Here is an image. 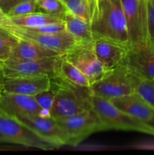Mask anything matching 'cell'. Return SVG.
Wrapping results in <instances>:
<instances>
[{
	"mask_svg": "<svg viewBox=\"0 0 154 155\" xmlns=\"http://www.w3.org/2000/svg\"><path fill=\"white\" fill-rule=\"evenodd\" d=\"M94 36L107 38L128 46V36L121 0H99L91 21Z\"/></svg>",
	"mask_w": 154,
	"mask_h": 155,
	"instance_id": "1",
	"label": "cell"
},
{
	"mask_svg": "<svg viewBox=\"0 0 154 155\" xmlns=\"http://www.w3.org/2000/svg\"><path fill=\"white\" fill-rule=\"evenodd\" d=\"M52 79L57 86V92L51 110V117L63 119L92 108L90 87L75 86L57 77Z\"/></svg>",
	"mask_w": 154,
	"mask_h": 155,
	"instance_id": "2",
	"label": "cell"
},
{
	"mask_svg": "<svg viewBox=\"0 0 154 155\" xmlns=\"http://www.w3.org/2000/svg\"><path fill=\"white\" fill-rule=\"evenodd\" d=\"M91 107L102 124L103 130H117L140 132L153 136V125L143 122L122 111L110 100L91 95Z\"/></svg>",
	"mask_w": 154,
	"mask_h": 155,
	"instance_id": "3",
	"label": "cell"
},
{
	"mask_svg": "<svg viewBox=\"0 0 154 155\" xmlns=\"http://www.w3.org/2000/svg\"><path fill=\"white\" fill-rule=\"evenodd\" d=\"M142 79L124 62L111 71H107L101 80L90 86L93 95L108 100L136 92Z\"/></svg>",
	"mask_w": 154,
	"mask_h": 155,
	"instance_id": "4",
	"label": "cell"
},
{
	"mask_svg": "<svg viewBox=\"0 0 154 155\" xmlns=\"http://www.w3.org/2000/svg\"><path fill=\"white\" fill-rule=\"evenodd\" d=\"M62 55L41 60L21 61L9 58L2 62L4 78L18 77H50L57 76Z\"/></svg>",
	"mask_w": 154,
	"mask_h": 155,
	"instance_id": "5",
	"label": "cell"
},
{
	"mask_svg": "<svg viewBox=\"0 0 154 155\" xmlns=\"http://www.w3.org/2000/svg\"><path fill=\"white\" fill-rule=\"evenodd\" d=\"M0 142L16 144L28 148L54 150L55 147L14 118L0 112Z\"/></svg>",
	"mask_w": 154,
	"mask_h": 155,
	"instance_id": "6",
	"label": "cell"
},
{
	"mask_svg": "<svg viewBox=\"0 0 154 155\" xmlns=\"http://www.w3.org/2000/svg\"><path fill=\"white\" fill-rule=\"evenodd\" d=\"M56 120L66 134L67 145L70 146H76L92 133L104 131L99 117L92 108Z\"/></svg>",
	"mask_w": 154,
	"mask_h": 155,
	"instance_id": "7",
	"label": "cell"
},
{
	"mask_svg": "<svg viewBox=\"0 0 154 155\" xmlns=\"http://www.w3.org/2000/svg\"><path fill=\"white\" fill-rule=\"evenodd\" d=\"M125 14L128 36V48L147 43L146 2L143 0H121Z\"/></svg>",
	"mask_w": 154,
	"mask_h": 155,
	"instance_id": "8",
	"label": "cell"
},
{
	"mask_svg": "<svg viewBox=\"0 0 154 155\" xmlns=\"http://www.w3.org/2000/svg\"><path fill=\"white\" fill-rule=\"evenodd\" d=\"M63 57L85 76L91 86L101 80L109 71L95 54L92 43H78Z\"/></svg>",
	"mask_w": 154,
	"mask_h": 155,
	"instance_id": "9",
	"label": "cell"
},
{
	"mask_svg": "<svg viewBox=\"0 0 154 155\" xmlns=\"http://www.w3.org/2000/svg\"><path fill=\"white\" fill-rule=\"evenodd\" d=\"M13 118L33 130L55 148L67 145L66 134L54 118L42 117L39 115L17 116Z\"/></svg>",
	"mask_w": 154,
	"mask_h": 155,
	"instance_id": "10",
	"label": "cell"
},
{
	"mask_svg": "<svg viewBox=\"0 0 154 155\" xmlns=\"http://www.w3.org/2000/svg\"><path fill=\"white\" fill-rule=\"evenodd\" d=\"M18 39L33 41L63 55L78 44L76 39L66 30L57 33L42 34L24 30L18 27L13 34Z\"/></svg>",
	"mask_w": 154,
	"mask_h": 155,
	"instance_id": "11",
	"label": "cell"
},
{
	"mask_svg": "<svg viewBox=\"0 0 154 155\" xmlns=\"http://www.w3.org/2000/svg\"><path fill=\"white\" fill-rule=\"evenodd\" d=\"M92 46L98 58L107 71L123 64L129 49L128 45L100 36H94Z\"/></svg>",
	"mask_w": 154,
	"mask_h": 155,
	"instance_id": "12",
	"label": "cell"
},
{
	"mask_svg": "<svg viewBox=\"0 0 154 155\" xmlns=\"http://www.w3.org/2000/svg\"><path fill=\"white\" fill-rule=\"evenodd\" d=\"M125 63L142 80H154V43L129 48Z\"/></svg>",
	"mask_w": 154,
	"mask_h": 155,
	"instance_id": "13",
	"label": "cell"
},
{
	"mask_svg": "<svg viewBox=\"0 0 154 155\" xmlns=\"http://www.w3.org/2000/svg\"><path fill=\"white\" fill-rule=\"evenodd\" d=\"M41 108L33 96L0 92V112L11 117L39 115Z\"/></svg>",
	"mask_w": 154,
	"mask_h": 155,
	"instance_id": "14",
	"label": "cell"
},
{
	"mask_svg": "<svg viewBox=\"0 0 154 155\" xmlns=\"http://www.w3.org/2000/svg\"><path fill=\"white\" fill-rule=\"evenodd\" d=\"M51 86L50 77L3 78L0 83V92L33 96L48 89Z\"/></svg>",
	"mask_w": 154,
	"mask_h": 155,
	"instance_id": "15",
	"label": "cell"
},
{
	"mask_svg": "<svg viewBox=\"0 0 154 155\" xmlns=\"http://www.w3.org/2000/svg\"><path fill=\"white\" fill-rule=\"evenodd\" d=\"M111 101L121 110L139 120L154 123V108L137 92L114 98Z\"/></svg>",
	"mask_w": 154,
	"mask_h": 155,
	"instance_id": "16",
	"label": "cell"
},
{
	"mask_svg": "<svg viewBox=\"0 0 154 155\" xmlns=\"http://www.w3.org/2000/svg\"><path fill=\"white\" fill-rule=\"evenodd\" d=\"M60 53L43 46L36 42L27 39H18L10 58L21 61L41 60L60 56Z\"/></svg>",
	"mask_w": 154,
	"mask_h": 155,
	"instance_id": "17",
	"label": "cell"
},
{
	"mask_svg": "<svg viewBox=\"0 0 154 155\" xmlns=\"http://www.w3.org/2000/svg\"><path fill=\"white\" fill-rule=\"evenodd\" d=\"M66 30L80 44H91L94 36L90 23L67 11L62 18Z\"/></svg>",
	"mask_w": 154,
	"mask_h": 155,
	"instance_id": "18",
	"label": "cell"
},
{
	"mask_svg": "<svg viewBox=\"0 0 154 155\" xmlns=\"http://www.w3.org/2000/svg\"><path fill=\"white\" fill-rule=\"evenodd\" d=\"M56 77L75 86H82V87L91 86L85 76L76 67L66 60L63 55H62L59 63Z\"/></svg>",
	"mask_w": 154,
	"mask_h": 155,
	"instance_id": "19",
	"label": "cell"
},
{
	"mask_svg": "<svg viewBox=\"0 0 154 155\" xmlns=\"http://www.w3.org/2000/svg\"><path fill=\"white\" fill-rule=\"evenodd\" d=\"M14 24L23 28H33L54 23L63 22V19L48 15L42 12H36L21 17L11 18Z\"/></svg>",
	"mask_w": 154,
	"mask_h": 155,
	"instance_id": "20",
	"label": "cell"
},
{
	"mask_svg": "<svg viewBox=\"0 0 154 155\" xmlns=\"http://www.w3.org/2000/svg\"><path fill=\"white\" fill-rule=\"evenodd\" d=\"M39 12L62 18L68 11L66 5L61 0H36Z\"/></svg>",
	"mask_w": 154,
	"mask_h": 155,
	"instance_id": "21",
	"label": "cell"
},
{
	"mask_svg": "<svg viewBox=\"0 0 154 155\" xmlns=\"http://www.w3.org/2000/svg\"><path fill=\"white\" fill-rule=\"evenodd\" d=\"M65 5L68 11L91 24V13L88 0H68Z\"/></svg>",
	"mask_w": 154,
	"mask_h": 155,
	"instance_id": "22",
	"label": "cell"
},
{
	"mask_svg": "<svg viewBox=\"0 0 154 155\" xmlns=\"http://www.w3.org/2000/svg\"><path fill=\"white\" fill-rule=\"evenodd\" d=\"M57 92V86L54 80L51 78V86L48 89L39 92L34 96L36 102L40 108L51 112L54 98Z\"/></svg>",
	"mask_w": 154,
	"mask_h": 155,
	"instance_id": "23",
	"label": "cell"
},
{
	"mask_svg": "<svg viewBox=\"0 0 154 155\" xmlns=\"http://www.w3.org/2000/svg\"><path fill=\"white\" fill-rule=\"evenodd\" d=\"M18 39L9 34H0V61L4 62L11 58Z\"/></svg>",
	"mask_w": 154,
	"mask_h": 155,
	"instance_id": "24",
	"label": "cell"
},
{
	"mask_svg": "<svg viewBox=\"0 0 154 155\" xmlns=\"http://www.w3.org/2000/svg\"><path fill=\"white\" fill-rule=\"evenodd\" d=\"M36 12H39L36 0H31L26 2L20 3L14 6L6 14L10 18H15V17L24 16Z\"/></svg>",
	"mask_w": 154,
	"mask_h": 155,
	"instance_id": "25",
	"label": "cell"
},
{
	"mask_svg": "<svg viewBox=\"0 0 154 155\" xmlns=\"http://www.w3.org/2000/svg\"><path fill=\"white\" fill-rule=\"evenodd\" d=\"M136 92L154 108V80H141Z\"/></svg>",
	"mask_w": 154,
	"mask_h": 155,
	"instance_id": "26",
	"label": "cell"
},
{
	"mask_svg": "<svg viewBox=\"0 0 154 155\" xmlns=\"http://www.w3.org/2000/svg\"><path fill=\"white\" fill-rule=\"evenodd\" d=\"M146 26L148 42L154 43V0L146 1Z\"/></svg>",
	"mask_w": 154,
	"mask_h": 155,
	"instance_id": "27",
	"label": "cell"
},
{
	"mask_svg": "<svg viewBox=\"0 0 154 155\" xmlns=\"http://www.w3.org/2000/svg\"><path fill=\"white\" fill-rule=\"evenodd\" d=\"M23 28V27H21ZM24 30H28V31L34 32L37 33H42V34H48V33H57L60 32H63L66 30L65 28L64 22L54 23V24H46V25L41 26L38 27H33V28H23Z\"/></svg>",
	"mask_w": 154,
	"mask_h": 155,
	"instance_id": "28",
	"label": "cell"
},
{
	"mask_svg": "<svg viewBox=\"0 0 154 155\" xmlns=\"http://www.w3.org/2000/svg\"><path fill=\"white\" fill-rule=\"evenodd\" d=\"M0 27L6 30L12 36H13V33L18 27V26L14 24L10 17L5 12H3L1 8H0Z\"/></svg>",
	"mask_w": 154,
	"mask_h": 155,
	"instance_id": "29",
	"label": "cell"
},
{
	"mask_svg": "<svg viewBox=\"0 0 154 155\" xmlns=\"http://www.w3.org/2000/svg\"><path fill=\"white\" fill-rule=\"evenodd\" d=\"M28 1H31V0H3L0 2V8L4 12L7 13L14 6Z\"/></svg>",
	"mask_w": 154,
	"mask_h": 155,
	"instance_id": "30",
	"label": "cell"
},
{
	"mask_svg": "<svg viewBox=\"0 0 154 155\" xmlns=\"http://www.w3.org/2000/svg\"><path fill=\"white\" fill-rule=\"evenodd\" d=\"M3 74H2V64H0V83L3 80Z\"/></svg>",
	"mask_w": 154,
	"mask_h": 155,
	"instance_id": "31",
	"label": "cell"
},
{
	"mask_svg": "<svg viewBox=\"0 0 154 155\" xmlns=\"http://www.w3.org/2000/svg\"><path fill=\"white\" fill-rule=\"evenodd\" d=\"M0 34H9V33H8L6 30H5L4 29H2V28H1V27H0ZM9 35H10V34H9Z\"/></svg>",
	"mask_w": 154,
	"mask_h": 155,
	"instance_id": "32",
	"label": "cell"
},
{
	"mask_svg": "<svg viewBox=\"0 0 154 155\" xmlns=\"http://www.w3.org/2000/svg\"><path fill=\"white\" fill-rule=\"evenodd\" d=\"M61 1H62V2H64V3H66V2L68 1V0H61Z\"/></svg>",
	"mask_w": 154,
	"mask_h": 155,
	"instance_id": "33",
	"label": "cell"
},
{
	"mask_svg": "<svg viewBox=\"0 0 154 155\" xmlns=\"http://www.w3.org/2000/svg\"><path fill=\"white\" fill-rule=\"evenodd\" d=\"M0 64H2V62L1 61H0Z\"/></svg>",
	"mask_w": 154,
	"mask_h": 155,
	"instance_id": "34",
	"label": "cell"
},
{
	"mask_svg": "<svg viewBox=\"0 0 154 155\" xmlns=\"http://www.w3.org/2000/svg\"><path fill=\"white\" fill-rule=\"evenodd\" d=\"M143 1H145V2H146V1H147V0H143Z\"/></svg>",
	"mask_w": 154,
	"mask_h": 155,
	"instance_id": "35",
	"label": "cell"
},
{
	"mask_svg": "<svg viewBox=\"0 0 154 155\" xmlns=\"http://www.w3.org/2000/svg\"><path fill=\"white\" fill-rule=\"evenodd\" d=\"M2 1H3V0H0V2H2Z\"/></svg>",
	"mask_w": 154,
	"mask_h": 155,
	"instance_id": "36",
	"label": "cell"
},
{
	"mask_svg": "<svg viewBox=\"0 0 154 155\" xmlns=\"http://www.w3.org/2000/svg\"><path fill=\"white\" fill-rule=\"evenodd\" d=\"M98 1H99V0H98Z\"/></svg>",
	"mask_w": 154,
	"mask_h": 155,
	"instance_id": "37",
	"label": "cell"
}]
</instances>
